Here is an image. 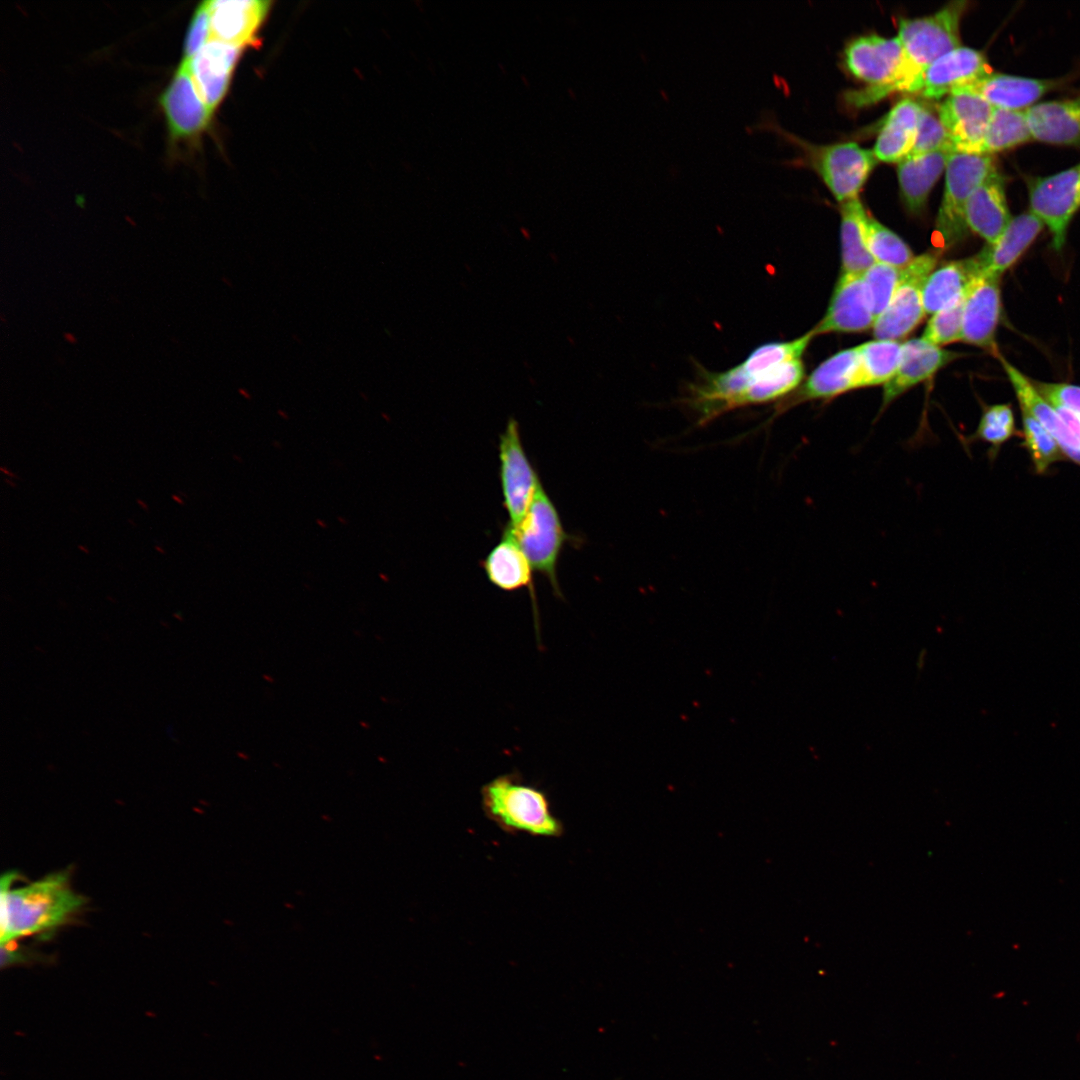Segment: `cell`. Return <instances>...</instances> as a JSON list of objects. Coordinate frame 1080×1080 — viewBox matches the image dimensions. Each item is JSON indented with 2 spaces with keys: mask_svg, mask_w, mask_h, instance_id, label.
<instances>
[{
  "mask_svg": "<svg viewBox=\"0 0 1080 1080\" xmlns=\"http://www.w3.org/2000/svg\"><path fill=\"white\" fill-rule=\"evenodd\" d=\"M16 878L14 872L1 878V944L55 930L84 904V898L71 888L64 872L14 888Z\"/></svg>",
  "mask_w": 1080,
  "mask_h": 1080,
  "instance_id": "cell-1",
  "label": "cell"
},
{
  "mask_svg": "<svg viewBox=\"0 0 1080 1080\" xmlns=\"http://www.w3.org/2000/svg\"><path fill=\"white\" fill-rule=\"evenodd\" d=\"M844 60L850 73L868 84L866 89L849 94L855 105L875 102L894 91L922 90L923 73L909 63L898 37H857L846 46Z\"/></svg>",
  "mask_w": 1080,
  "mask_h": 1080,
  "instance_id": "cell-2",
  "label": "cell"
},
{
  "mask_svg": "<svg viewBox=\"0 0 1080 1080\" xmlns=\"http://www.w3.org/2000/svg\"><path fill=\"white\" fill-rule=\"evenodd\" d=\"M485 816L502 831L534 837L557 838L563 822L553 813L547 794L516 773L499 775L481 788Z\"/></svg>",
  "mask_w": 1080,
  "mask_h": 1080,
  "instance_id": "cell-3",
  "label": "cell"
},
{
  "mask_svg": "<svg viewBox=\"0 0 1080 1080\" xmlns=\"http://www.w3.org/2000/svg\"><path fill=\"white\" fill-rule=\"evenodd\" d=\"M505 528L516 539L533 570L545 576L554 594L561 597L558 561L563 547L574 537L565 531L558 510L542 483L537 487L521 525L516 529L507 525Z\"/></svg>",
  "mask_w": 1080,
  "mask_h": 1080,
  "instance_id": "cell-4",
  "label": "cell"
},
{
  "mask_svg": "<svg viewBox=\"0 0 1080 1080\" xmlns=\"http://www.w3.org/2000/svg\"><path fill=\"white\" fill-rule=\"evenodd\" d=\"M997 174L991 154L953 152L946 165V180L942 203L936 218V230L945 246L961 240L967 227L964 209L971 194L985 181Z\"/></svg>",
  "mask_w": 1080,
  "mask_h": 1080,
  "instance_id": "cell-5",
  "label": "cell"
},
{
  "mask_svg": "<svg viewBox=\"0 0 1080 1080\" xmlns=\"http://www.w3.org/2000/svg\"><path fill=\"white\" fill-rule=\"evenodd\" d=\"M967 1H953L936 13L920 18H901L898 38L909 63L919 72L960 45V21Z\"/></svg>",
  "mask_w": 1080,
  "mask_h": 1080,
  "instance_id": "cell-6",
  "label": "cell"
},
{
  "mask_svg": "<svg viewBox=\"0 0 1080 1080\" xmlns=\"http://www.w3.org/2000/svg\"><path fill=\"white\" fill-rule=\"evenodd\" d=\"M796 142L804 148L810 165L840 204L858 198L859 191L876 165L877 159L872 150L854 142L827 146H813L799 139Z\"/></svg>",
  "mask_w": 1080,
  "mask_h": 1080,
  "instance_id": "cell-7",
  "label": "cell"
},
{
  "mask_svg": "<svg viewBox=\"0 0 1080 1080\" xmlns=\"http://www.w3.org/2000/svg\"><path fill=\"white\" fill-rule=\"evenodd\" d=\"M939 255L926 252L902 268L899 284L886 310L875 320L873 334L879 340H899L909 335L926 315L922 291L937 267Z\"/></svg>",
  "mask_w": 1080,
  "mask_h": 1080,
  "instance_id": "cell-8",
  "label": "cell"
},
{
  "mask_svg": "<svg viewBox=\"0 0 1080 1080\" xmlns=\"http://www.w3.org/2000/svg\"><path fill=\"white\" fill-rule=\"evenodd\" d=\"M1030 212L1052 236V246L1061 250L1068 226L1080 208V164L1055 174L1027 179Z\"/></svg>",
  "mask_w": 1080,
  "mask_h": 1080,
  "instance_id": "cell-9",
  "label": "cell"
},
{
  "mask_svg": "<svg viewBox=\"0 0 1080 1080\" xmlns=\"http://www.w3.org/2000/svg\"><path fill=\"white\" fill-rule=\"evenodd\" d=\"M498 456L503 506L509 517L507 526L516 529L525 519L541 481L527 457L519 424L514 418L509 419L500 434Z\"/></svg>",
  "mask_w": 1080,
  "mask_h": 1080,
  "instance_id": "cell-10",
  "label": "cell"
},
{
  "mask_svg": "<svg viewBox=\"0 0 1080 1080\" xmlns=\"http://www.w3.org/2000/svg\"><path fill=\"white\" fill-rule=\"evenodd\" d=\"M170 139L191 142L208 127L213 112L201 98L188 62L182 61L160 97Z\"/></svg>",
  "mask_w": 1080,
  "mask_h": 1080,
  "instance_id": "cell-11",
  "label": "cell"
},
{
  "mask_svg": "<svg viewBox=\"0 0 1080 1080\" xmlns=\"http://www.w3.org/2000/svg\"><path fill=\"white\" fill-rule=\"evenodd\" d=\"M1001 276L981 274L966 290L961 341L1000 355L996 331L1001 316Z\"/></svg>",
  "mask_w": 1080,
  "mask_h": 1080,
  "instance_id": "cell-12",
  "label": "cell"
},
{
  "mask_svg": "<svg viewBox=\"0 0 1080 1080\" xmlns=\"http://www.w3.org/2000/svg\"><path fill=\"white\" fill-rule=\"evenodd\" d=\"M993 107L977 93L960 89L938 107L939 118L951 136L955 152L982 153Z\"/></svg>",
  "mask_w": 1080,
  "mask_h": 1080,
  "instance_id": "cell-13",
  "label": "cell"
},
{
  "mask_svg": "<svg viewBox=\"0 0 1080 1080\" xmlns=\"http://www.w3.org/2000/svg\"><path fill=\"white\" fill-rule=\"evenodd\" d=\"M874 323L862 274L841 273L827 311L812 331L815 336L830 332H862L873 328Z\"/></svg>",
  "mask_w": 1080,
  "mask_h": 1080,
  "instance_id": "cell-14",
  "label": "cell"
},
{
  "mask_svg": "<svg viewBox=\"0 0 1080 1080\" xmlns=\"http://www.w3.org/2000/svg\"><path fill=\"white\" fill-rule=\"evenodd\" d=\"M992 73L984 54L959 46L931 63L923 72L921 94L938 99L960 89H968Z\"/></svg>",
  "mask_w": 1080,
  "mask_h": 1080,
  "instance_id": "cell-15",
  "label": "cell"
},
{
  "mask_svg": "<svg viewBox=\"0 0 1080 1080\" xmlns=\"http://www.w3.org/2000/svg\"><path fill=\"white\" fill-rule=\"evenodd\" d=\"M271 2L263 0L210 1L211 39L241 49L255 46Z\"/></svg>",
  "mask_w": 1080,
  "mask_h": 1080,
  "instance_id": "cell-16",
  "label": "cell"
},
{
  "mask_svg": "<svg viewBox=\"0 0 1080 1080\" xmlns=\"http://www.w3.org/2000/svg\"><path fill=\"white\" fill-rule=\"evenodd\" d=\"M859 368L857 347L837 352L822 362L808 376L793 397H789L777 408L773 415L807 400H827L847 391L856 389Z\"/></svg>",
  "mask_w": 1080,
  "mask_h": 1080,
  "instance_id": "cell-17",
  "label": "cell"
},
{
  "mask_svg": "<svg viewBox=\"0 0 1080 1080\" xmlns=\"http://www.w3.org/2000/svg\"><path fill=\"white\" fill-rule=\"evenodd\" d=\"M959 356L958 353L935 346L923 338H914L903 343L898 368L884 385L882 408L913 386L931 378Z\"/></svg>",
  "mask_w": 1080,
  "mask_h": 1080,
  "instance_id": "cell-18",
  "label": "cell"
},
{
  "mask_svg": "<svg viewBox=\"0 0 1080 1080\" xmlns=\"http://www.w3.org/2000/svg\"><path fill=\"white\" fill-rule=\"evenodd\" d=\"M241 50L239 47L210 39L190 61H186L201 98L212 112L229 88Z\"/></svg>",
  "mask_w": 1080,
  "mask_h": 1080,
  "instance_id": "cell-19",
  "label": "cell"
},
{
  "mask_svg": "<svg viewBox=\"0 0 1080 1080\" xmlns=\"http://www.w3.org/2000/svg\"><path fill=\"white\" fill-rule=\"evenodd\" d=\"M489 582L506 592L519 589L530 591L538 628V611L533 581V568L513 535L506 529L500 541L480 562Z\"/></svg>",
  "mask_w": 1080,
  "mask_h": 1080,
  "instance_id": "cell-20",
  "label": "cell"
},
{
  "mask_svg": "<svg viewBox=\"0 0 1080 1080\" xmlns=\"http://www.w3.org/2000/svg\"><path fill=\"white\" fill-rule=\"evenodd\" d=\"M1015 391L1020 408L1030 413L1056 440L1063 455L1080 465V441L1033 382L1001 355L997 357Z\"/></svg>",
  "mask_w": 1080,
  "mask_h": 1080,
  "instance_id": "cell-21",
  "label": "cell"
},
{
  "mask_svg": "<svg viewBox=\"0 0 1080 1080\" xmlns=\"http://www.w3.org/2000/svg\"><path fill=\"white\" fill-rule=\"evenodd\" d=\"M1025 113L1032 139L1054 145L1080 146V95L1036 103Z\"/></svg>",
  "mask_w": 1080,
  "mask_h": 1080,
  "instance_id": "cell-22",
  "label": "cell"
},
{
  "mask_svg": "<svg viewBox=\"0 0 1080 1080\" xmlns=\"http://www.w3.org/2000/svg\"><path fill=\"white\" fill-rule=\"evenodd\" d=\"M1058 85L1059 81L1055 79L992 72L967 90L980 95L993 108L1024 111Z\"/></svg>",
  "mask_w": 1080,
  "mask_h": 1080,
  "instance_id": "cell-23",
  "label": "cell"
},
{
  "mask_svg": "<svg viewBox=\"0 0 1080 1080\" xmlns=\"http://www.w3.org/2000/svg\"><path fill=\"white\" fill-rule=\"evenodd\" d=\"M1011 219L1004 184L998 173L980 185L966 202V227L987 244L1000 237Z\"/></svg>",
  "mask_w": 1080,
  "mask_h": 1080,
  "instance_id": "cell-24",
  "label": "cell"
},
{
  "mask_svg": "<svg viewBox=\"0 0 1080 1080\" xmlns=\"http://www.w3.org/2000/svg\"><path fill=\"white\" fill-rule=\"evenodd\" d=\"M1043 226L1030 211L1013 217L1000 237L975 255L981 274L1001 276L1029 248Z\"/></svg>",
  "mask_w": 1080,
  "mask_h": 1080,
  "instance_id": "cell-25",
  "label": "cell"
},
{
  "mask_svg": "<svg viewBox=\"0 0 1080 1080\" xmlns=\"http://www.w3.org/2000/svg\"><path fill=\"white\" fill-rule=\"evenodd\" d=\"M921 104L905 98L888 113L872 150L876 159L895 163L912 151L918 128Z\"/></svg>",
  "mask_w": 1080,
  "mask_h": 1080,
  "instance_id": "cell-26",
  "label": "cell"
},
{
  "mask_svg": "<svg viewBox=\"0 0 1080 1080\" xmlns=\"http://www.w3.org/2000/svg\"><path fill=\"white\" fill-rule=\"evenodd\" d=\"M950 154L946 151H935L907 156L898 163L901 197L911 213L919 214L924 210L934 184L946 169Z\"/></svg>",
  "mask_w": 1080,
  "mask_h": 1080,
  "instance_id": "cell-27",
  "label": "cell"
},
{
  "mask_svg": "<svg viewBox=\"0 0 1080 1080\" xmlns=\"http://www.w3.org/2000/svg\"><path fill=\"white\" fill-rule=\"evenodd\" d=\"M981 275L975 256L947 261L937 266L925 281L922 291L926 314H934L961 296Z\"/></svg>",
  "mask_w": 1080,
  "mask_h": 1080,
  "instance_id": "cell-28",
  "label": "cell"
},
{
  "mask_svg": "<svg viewBox=\"0 0 1080 1080\" xmlns=\"http://www.w3.org/2000/svg\"><path fill=\"white\" fill-rule=\"evenodd\" d=\"M841 273L863 274L875 260L863 233L865 209L858 198L841 203Z\"/></svg>",
  "mask_w": 1080,
  "mask_h": 1080,
  "instance_id": "cell-29",
  "label": "cell"
},
{
  "mask_svg": "<svg viewBox=\"0 0 1080 1080\" xmlns=\"http://www.w3.org/2000/svg\"><path fill=\"white\" fill-rule=\"evenodd\" d=\"M859 368L856 388L886 384L895 374L902 344L896 340H873L857 346Z\"/></svg>",
  "mask_w": 1080,
  "mask_h": 1080,
  "instance_id": "cell-30",
  "label": "cell"
},
{
  "mask_svg": "<svg viewBox=\"0 0 1080 1080\" xmlns=\"http://www.w3.org/2000/svg\"><path fill=\"white\" fill-rule=\"evenodd\" d=\"M804 378V365L793 360L763 372L743 399V407L778 400L796 390Z\"/></svg>",
  "mask_w": 1080,
  "mask_h": 1080,
  "instance_id": "cell-31",
  "label": "cell"
},
{
  "mask_svg": "<svg viewBox=\"0 0 1080 1080\" xmlns=\"http://www.w3.org/2000/svg\"><path fill=\"white\" fill-rule=\"evenodd\" d=\"M1032 140L1024 111L993 108L985 133L982 153L1004 151Z\"/></svg>",
  "mask_w": 1080,
  "mask_h": 1080,
  "instance_id": "cell-32",
  "label": "cell"
},
{
  "mask_svg": "<svg viewBox=\"0 0 1080 1080\" xmlns=\"http://www.w3.org/2000/svg\"><path fill=\"white\" fill-rule=\"evenodd\" d=\"M863 233L867 249L875 262L903 268L913 260L909 246L867 212L863 218Z\"/></svg>",
  "mask_w": 1080,
  "mask_h": 1080,
  "instance_id": "cell-33",
  "label": "cell"
},
{
  "mask_svg": "<svg viewBox=\"0 0 1080 1080\" xmlns=\"http://www.w3.org/2000/svg\"><path fill=\"white\" fill-rule=\"evenodd\" d=\"M1023 424L1022 446L1027 450L1038 473H1044L1063 453L1053 436L1027 411L1021 409Z\"/></svg>",
  "mask_w": 1080,
  "mask_h": 1080,
  "instance_id": "cell-34",
  "label": "cell"
},
{
  "mask_svg": "<svg viewBox=\"0 0 1080 1080\" xmlns=\"http://www.w3.org/2000/svg\"><path fill=\"white\" fill-rule=\"evenodd\" d=\"M1015 433V419L1011 405L994 404L983 409L972 439L988 443L994 455Z\"/></svg>",
  "mask_w": 1080,
  "mask_h": 1080,
  "instance_id": "cell-35",
  "label": "cell"
},
{
  "mask_svg": "<svg viewBox=\"0 0 1080 1080\" xmlns=\"http://www.w3.org/2000/svg\"><path fill=\"white\" fill-rule=\"evenodd\" d=\"M965 294L932 314L922 335L924 340L939 347L961 341Z\"/></svg>",
  "mask_w": 1080,
  "mask_h": 1080,
  "instance_id": "cell-36",
  "label": "cell"
},
{
  "mask_svg": "<svg viewBox=\"0 0 1080 1080\" xmlns=\"http://www.w3.org/2000/svg\"><path fill=\"white\" fill-rule=\"evenodd\" d=\"M902 268L875 262L863 274L875 320L888 307L899 284Z\"/></svg>",
  "mask_w": 1080,
  "mask_h": 1080,
  "instance_id": "cell-37",
  "label": "cell"
},
{
  "mask_svg": "<svg viewBox=\"0 0 1080 1080\" xmlns=\"http://www.w3.org/2000/svg\"><path fill=\"white\" fill-rule=\"evenodd\" d=\"M935 151L955 152L950 134L942 124L938 111L921 104L917 136L914 147L908 156H917Z\"/></svg>",
  "mask_w": 1080,
  "mask_h": 1080,
  "instance_id": "cell-38",
  "label": "cell"
},
{
  "mask_svg": "<svg viewBox=\"0 0 1080 1080\" xmlns=\"http://www.w3.org/2000/svg\"><path fill=\"white\" fill-rule=\"evenodd\" d=\"M211 39L210 1L202 2L193 14L184 42L183 61H190Z\"/></svg>",
  "mask_w": 1080,
  "mask_h": 1080,
  "instance_id": "cell-39",
  "label": "cell"
},
{
  "mask_svg": "<svg viewBox=\"0 0 1080 1080\" xmlns=\"http://www.w3.org/2000/svg\"><path fill=\"white\" fill-rule=\"evenodd\" d=\"M1037 391L1052 405L1080 416V386L1068 383L1032 381Z\"/></svg>",
  "mask_w": 1080,
  "mask_h": 1080,
  "instance_id": "cell-40",
  "label": "cell"
},
{
  "mask_svg": "<svg viewBox=\"0 0 1080 1080\" xmlns=\"http://www.w3.org/2000/svg\"><path fill=\"white\" fill-rule=\"evenodd\" d=\"M63 337L70 344H75L77 342V338L73 333L65 332Z\"/></svg>",
  "mask_w": 1080,
  "mask_h": 1080,
  "instance_id": "cell-41",
  "label": "cell"
},
{
  "mask_svg": "<svg viewBox=\"0 0 1080 1080\" xmlns=\"http://www.w3.org/2000/svg\"><path fill=\"white\" fill-rule=\"evenodd\" d=\"M0 470H1V472H2V473L6 474V475H9V476H11V477H14V478H17V479H19V477H18V475H17V474H15V473H12V472H11L10 470L6 469L5 467H1V469H0Z\"/></svg>",
  "mask_w": 1080,
  "mask_h": 1080,
  "instance_id": "cell-42",
  "label": "cell"
},
{
  "mask_svg": "<svg viewBox=\"0 0 1080 1080\" xmlns=\"http://www.w3.org/2000/svg\"><path fill=\"white\" fill-rule=\"evenodd\" d=\"M316 524L323 529H326L328 527V524L324 520L319 518L316 519Z\"/></svg>",
  "mask_w": 1080,
  "mask_h": 1080,
  "instance_id": "cell-43",
  "label": "cell"
},
{
  "mask_svg": "<svg viewBox=\"0 0 1080 1080\" xmlns=\"http://www.w3.org/2000/svg\"><path fill=\"white\" fill-rule=\"evenodd\" d=\"M137 503H138V504H139V506H140V507H142V508H143V509H144L145 511H148V506H147L146 502H144V501H142V500H140V499H137Z\"/></svg>",
  "mask_w": 1080,
  "mask_h": 1080,
  "instance_id": "cell-44",
  "label": "cell"
},
{
  "mask_svg": "<svg viewBox=\"0 0 1080 1080\" xmlns=\"http://www.w3.org/2000/svg\"><path fill=\"white\" fill-rule=\"evenodd\" d=\"M337 519L342 525H346L348 523V520L345 517L338 516Z\"/></svg>",
  "mask_w": 1080,
  "mask_h": 1080,
  "instance_id": "cell-45",
  "label": "cell"
},
{
  "mask_svg": "<svg viewBox=\"0 0 1080 1080\" xmlns=\"http://www.w3.org/2000/svg\"><path fill=\"white\" fill-rule=\"evenodd\" d=\"M272 444L276 449H282V444L280 441L274 440Z\"/></svg>",
  "mask_w": 1080,
  "mask_h": 1080,
  "instance_id": "cell-46",
  "label": "cell"
},
{
  "mask_svg": "<svg viewBox=\"0 0 1080 1080\" xmlns=\"http://www.w3.org/2000/svg\"><path fill=\"white\" fill-rule=\"evenodd\" d=\"M172 498H173V500H174V501H176V502H177L178 504H180V505H183V504H184L183 500H182V499H180V498H179V497H178L177 495H172Z\"/></svg>",
  "mask_w": 1080,
  "mask_h": 1080,
  "instance_id": "cell-47",
  "label": "cell"
},
{
  "mask_svg": "<svg viewBox=\"0 0 1080 1080\" xmlns=\"http://www.w3.org/2000/svg\"><path fill=\"white\" fill-rule=\"evenodd\" d=\"M278 414H279V415H280V416H281V417H282L283 419H285V420H287V419L289 418V417L287 416V414H286V413H284V412H283L282 410H278Z\"/></svg>",
  "mask_w": 1080,
  "mask_h": 1080,
  "instance_id": "cell-48",
  "label": "cell"
},
{
  "mask_svg": "<svg viewBox=\"0 0 1080 1080\" xmlns=\"http://www.w3.org/2000/svg\"><path fill=\"white\" fill-rule=\"evenodd\" d=\"M232 457H233V459H234V460H236L237 462H241V463L243 462L242 458H241L240 456L236 455V454H233V456H232Z\"/></svg>",
  "mask_w": 1080,
  "mask_h": 1080,
  "instance_id": "cell-49",
  "label": "cell"
},
{
  "mask_svg": "<svg viewBox=\"0 0 1080 1080\" xmlns=\"http://www.w3.org/2000/svg\"><path fill=\"white\" fill-rule=\"evenodd\" d=\"M5 482H6L7 484L11 485L12 487H15V486H16V483H13V482H12V481H11L10 479H5Z\"/></svg>",
  "mask_w": 1080,
  "mask_h": 1080,
  "instance_id": "cell-50",
  "label": "cell"
},
{
  "mask_svg": "<svg viewBox=\"0 0 1080 1080\" xmlns=\"http://www.w3.org/2000/svg\"><path fill=\"white\" fill-rule=\"evenodd\" d=\"M155 549H156L157 551H159L160 553H162V554H165V551H164V549H163V548H161V547H159L158 545H157V546H155Z\"/></svg>",
  "mask_w": 1080,
  "mask_h": 1080,
  "instance_id": "cell-51",
  "label": "cell"
},
{
  "mask_svg": "<svg viewBox=\"0 0 1080 1080\" xmlns=\"http://www.w3.org/2000/svg\"><path fill=\"white\" fill-rule=\"evenodd\" d=\"M78 548H79L80 550L84 551V553H89V550H88V549H86V548H84V547H83V546H81V545H79V546H78Z\"/></svg>",
  "mask_w": 1080,
  "mask_h": 1080,
  "instance_id": "cell-52",
  "label": "cell"
},
{
  "mask_svg": "<svg viewBox=\"0 0 1080 1080\" xmlns=\"http://www.w3.org/2000/svg\"><path fill=\"white\" fill-rule=\"evenodd\" d=\"M1079 417H1080V416H1079ZM1079 441H1080V438H1079Z\"/></svg>",
  "mask_w": 1080,
  "mask_h": 1080,
  "instance_id": "cell-53",
  "label": "cell"
}]
</instances>
